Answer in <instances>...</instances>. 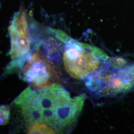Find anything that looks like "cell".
I'll return each instance as SVG.
<instances>
[{
    "instance_id": "obj_1",
    "label": "cell",
    "mask_w": 134,
    "mask_h": 134,
    "mask_svg": "<svg viewBox=\"0 0 134 134\" xmlns=\"http://www.w3.org/2000/svg\"><path fill=\"white\" fill-rule=\"evenodd\" d=\"M85 94L72 96L59 83L34 90L30 86L14 100L28 125V134H60L72 130L83 109Z\"/></svg>"
},
{
    "instance_id": "obj_2",
    "label": "cell",
    "mask_w": 134,
    "mask_h": 134,
    "mask_svg": "<svg viewBox=\"0 0 134 134\" xmlns=\"http://www.w3.org/2000/svg\"><path fill=\"white\" fill-rule=\"evenodd\" d=\"M38 45L60 82L85 81L109 57L100 48L79 42L55 29H48V35L40 38Z\"/></svg>"
},
{
    "instance_id": "obj_3",
    "label": "cell",
    "mask_w": 134,
    "mask_h": 134,
    "mask_svg": "<svg viewBox=\"0 0 134 134\" xmlns=\"http://www.w3.org/2000/svg\"><path fill=\"white\" fill-rule=\"evenodd\" d=\"M84 82L98 97L124 94L134 90V63L121 57H109Z\"/></svg>"
},
{
    "instance_id": "obj_4",
    "label": "cell",
    "mask_w": 134,
    "mask_h": 134,
    "mask_svg": "<svg viewBox=\"0 0 134 134\" xmlns=\"http://www.w3.org/2000/svg\"><path fill=\"white\" fill-rule=\"evenodd\" d=\"M33 50L19 57V76L34 90L47 87L55 83H60L57 74L44 56L37 39L34 40Z\"/></svg>"
},
{
    "instance_id": "obj_5",
    "label": "cell",
    "mask_w": 134,
    "mask_h": 134,
    "mask_svg": "<svg viewBox=\"0 0 134 134\" xmlns=\"http://www.w3.org/2000/svg\"><path fill=\"white\" fill-rule=\"evenodd\" d=\"M27 10L21 8L14 14L9 27L11 48L8 54L12 59L20 57L29 53L31 47V31L29 26Z\"/></svg>"
},
{
    "instance_id": "obj_6",
    "label": "cell",
    "mask_w": 134,
    "mask_h": 134,
    "mask_svg": "<svg viewBox=\"0 0 134 134\" xmlns=\"http://www.w3.org/2000/svg\"><path fill=\"white\" fill-rule=\"evenodd\" d=\"M10 117V108L8 105L0 106V126L7 124Z\"/></svg>"
}]
</instances>
